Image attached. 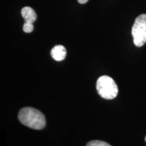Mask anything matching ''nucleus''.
<instances>
[{"mask_svg": "<svg viewBox=\"0 0 146 146\" xmlns=\"http://www.w3.org/2000/svg\"><path fill=\"white\" fill-rule=\"evenodd\" d=\"M96 89L98 94L106 100H112L118 95L117 85L108 76H102L97 81Z\"/></svg>", "mask_w": 146, "mask_h": 146, "instance_id": "2", "label": "nucleus"}, {"mask_svg": "<svg viewBox=\"0 0 146 146\" xmlns=\"http://www.w3.org/2000/svg\"><path fill=\"white\" fill-rule=\"evenodd\" d=\"M86 146H111L106 142L98 141V140H94L87 143Z\"/></svg>", "mask_w": 146, "mask_h": 146, "instance_id": "6", "label": "nucleus"}, {"mask_svg": "<svg viewBox=\"0 0 146 146\" xmlns=\"http://www.w3.org/2000/svg\"><path fill=\"white\" fill-rule=\"evenodd\" d=\"M18 118L23 125L35 130L43 129L46 124L44 115L33 108H22L18 113Z\"/></svg>", "mask_w": 146, "mask_h": 146, "instance_id": "1", "label": "nucleus"}, {"mask_svg": "<svg viewBox=\"0 0 146 146\" xmlns=\"http://www.w3.org/2000/svg\"><path fill=\"white\" fill-rule=\"evenodd\" d=\"M21 15L25 19V23H33L36 19V14L33 9L30 7H24L21 10Z\"/></svg>", "mask_w": 146, "mask_h": 146, "instance_id": "5", "label": "nucleus"}, {"mask_svg": "<svg viewBox=\"0 0 146 146\" xmlns=\"http://www.w3.org/2000/svg\"><path fill=\"white\" fill-rule=\"evenodd\" d=\"M145 142H146V136H145Z\"/></svg>", "mask_w": 146, "mask_h": 146, "instance_id": "9", "label": "nucleus"}, {"mask_svg": "<svg viewBox=\"0 0 146 146\" xmlns=\"http://www.w3.org/2000/svg\"><path fill=\"white\" fill-rule=\"evenodd\" d=\"M131 33L137 47L143 46L146 43V14H141L136 18Z\"/></svg>", "mask_w": 146, "mask_h": 146, "instance_id": "3", "label": "nucleus"}, {"mask_svg": "<svg viewBox=\"0 0 146 146\" xmlns=\"http://www.w3.org/2000/svg\"><path fill=\"white\" fill-rule=\"evenodd\" d=\"M34 29V27L33 23H25L23 25V31L24 32L27 33H31Z\"/></svg>", "mask_w": 146, "mask_h": 146, "instance_id": "7", "label": "nucleus"}, {"mask_svg": "<svg viewBox=\"0 0 146 146\" xmlns=\"http://www.w3.org/2000/svg\"><path fill=\"white\" fill-rule=\"evenodd\" d=\"M78 2L79 3H81V4H84V3H87L88 1V0H77Z\"/></svg>", "mask_w": 146, "mask_h": 146, "instance_id": "8", "label": "nucleus"}, {"mask_svg": "<svg viewBox=\"0 0 146 146\" xmlns=\"http://www.w3.org/2000/svg\"><path fill=\"white\" fill-rule=\"evenodd\" d=\"M51 56L56 61H62L66 56V50L65 47L61 45H58L53 47L51 51Z\"/></svg>", "mask_w": 146, "mask_h": 146, "instance_id": "4", "label": "nucleus"}]
</instances>
